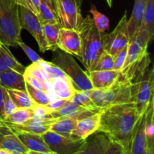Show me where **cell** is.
<instances>
[{
	"label": "cell",
	"instance_id": "obj_30",
	"mask_svg": "<svg viewBox=\"0 0 154 154\" xmlns=\"http://www.w3.org/2000/svg\"><path fill=\"white\" fill-rule=\"evenodd\" d=\"M69 102L80 105V106L83 107L85 109L91 111L94 113L99 112L101 111L100 108H98L93 103L88 91H80V90H76Z\"/></svg>",
	"mask_w": 154,
	"mask_h": 154
},
{
	"label": "cell",
	"instance_id": "obj_44",
	"mask_svg": "<svg viewBox=\"0 0 154 154\" xmlns=\"http://www.w3.org/2000/svg\"><path fill=\"white\" fill-rule=\"evenodd\" d=\"M0 154H14V153H12V152L10 151V150H6V149L0 148Z\"/></svg>",
	"mask_w": 154,
	"mask_h": 154
},
{
	"label": "cell",
	"instance_id": "obj_19",
	"mask_svg": "<svg viewBox=\"0 0 154 154\" xmlns=\"http://www.w3.org/2000/svg\"><path fill=\"white\" fill-rule=\"evenodd\" d=\"M48 84L51 88V96L52 98L57 97L70 101L76 90L72 81L61 78H51L48 81Z\"/></svg>",
	"mask_w": 154,
	"mask_h": 154
},
{
	"label": "cell",
	"instance_id": "obj_10",
	"mask_svg": "<svg viewBox=\"0 0 154 154\" xmlns=\"http://www.w3.org/2000/svg\"><path fill=\"white\" fill-rule=\"evenodd\" d=\"M18 16L22 29H25L34 37L42 53L48 51V45L44 38L42 24L38 17L33 12L22 6H18Z\"/></svg>",
	"mask_w": 154,
	"mask_h": 154
},
{
	"label": "cell",
	"instance_id": "obj_42",
	"mask_svg": "<svg viewBox=\"0 0 154 154\" xmlns=\"http://www.w3.org/2000/svg\"><path fill=\"white\" fill-rule=\"evenodd\" d=\"M67 102L68 101L65 100V99L54 97L51 99V101L50 102L49 104L46 105V106L47 108L51 111V112H52V111H56V110L59 109V108H60L61 107H63Z\"/></svg>",
	"mask_w": 154,
	"mask_h": 154
},
{
	"label": "cell",
	"instance_id": "obj_6",
	"mask_svg": "<svg viewBox=\"0 0 154 154\" xmlns=\"http://www.w3.org/2000/svg\"><path fill=\"white\" fill-rule=\"evenodd\" d=\"M54 52L56 53L54 54L52 63L60 68L68 75L75 90L89 91L93 89L88 72H84L80 67L72 55L58 49Z\"/></svg>",
	"mask_w": 154,
	"mask_h": 154
},
{
	"label": "cell",
	"instance_id": "obj_14",
	"mask_svg": "<svg viewBox=\"0 0 154 154\" xmlns=\"http://www.w3.org/2000/svg\"><path fill=\"white\" fill-rule=\"evenodd\" d=\"M0 148L8 150L14 154L25 153L28 151L17 134L3 121L0 122Z\"/></svg>",
	"mask_w": 154,
	"mask_h": 154
},
{
	"label": "cell",
	"instance_id": "obj_7",
	"mask_svg": "<svg viewBox=\"0 0 154 154\" xmlns=\"http://www.w3.org/2000/svg\"><path fill=\"white\" fill-rule=\"evenodd\" d=\"M104 51L114 56L123 48L129 45V37L127 33V12L119 21L117 26L111 32H102Z\"/></svg>",
	"mask_w": 154,
	"mask_h": 154
},
{
	"label": "cell",
	"instance_id": "obj_50",
	"mask_svg": "<svg viewBox=\"0 0 154 154\" xmlns=\"http://www.w3.org/2000/svg\"><path fill=\"white\" fill-rule=\"evenodd\" d=\"M10 1H13V0H10Z\"/></svg>",
	"mask_w": 154,
	"mask_h": 154
},
{
	"label": "cell",
	"instance_id": "obj_51",
	"mask_svg": "<svg viewBox=\"0 0 154 154\" xmlns=\"http://www.w3.org/2000/svg\"><path fill=\"white\" fill-rule=\"evenodd\" d=\"M20 154H24V153H20Z\"/></svg>",
	"mask_w": 154,
	"mask_h": 154
},
{
	"label": "cell",
	"instance_id": "obj_35",
	"mask_svg": "<svg viewBox=\"0 0 154 154\" xmlns=\"http://www.w3.org/2000/svg\"><path fill=\"white\" fill-rule=\"evenodd\" d=\"M38 64L49 75L51 78H61V79L66 80V81H71L68 75L60 68L56 66L54 63L45 61L42 59L41 61L38 62Z\"/></svg>",
	"mask_w": 154,
	"mask_h": 154
},
{
	"label": "cell",
	"instance_id": "obj_23",
	"mask_svg": "<svg viewBox=\"0 0 154 154\" xmlns=\"http://www.w3.org/2000/svg\"><path fill=\"white\" fill-rule=\"evenodd\" d=\"M26 68L15 58L8 46L2 44L0 48V72L12 70L23 74Z\"/></svg>",
	"mask_w": 154,
	"mask_h": 154
},
{
	"label": "cell",
	"instance_id": "obj_38",
	"mask_svg": "<svg viewBox=\"0 0 154 154\" xmlns=\"http://www.w3.org/2000/svg\"><path fill=\"white\" fill-rule=\"evenodd\" d=\"M127 50H128V45L125 47L124 48L119 51L116 55L114 56V70L119 71L123 68V65H124L125 61H126V56H127Z\"/></svg>",
	"mask_w": 154,
	"mask_h": 154
},
{
	"label": "cell",
	"instance_id": "obj_9",
	"mask_svg": "<svg viewBox=\"0 0 154 154\" xmlns=\"http://www.w3.org/2000/svg\"><path fill=\"white\" fill-rule=\"evenodd\" d=\"M55 11L61 27L78 29L84 17L75 0H57Z\"/></svg>",
	"mask_w": 154,
	"mask_h": 154
},
{
	"label": "cell",
	"instance_id": "obj_47",
	"mask_svg": "<svg viewBox=\"0 0 154 154\" xmlns=\"http://www.w3.org/2000/svg\"><path fill=\"white\" fill-rule=\"evenodd\" d=\"M107 2H108V5H109V7H111L112 6V0H106Z\"/></svg>",
	"mask_w": 154,
	"mask_h": 154
},
{
	"label": "cell",
	"instance_id": "obj_22",
	"mask_svg": "<svg viewBox=\"0 0 154 154\" xmlns=\"http://www.w3.org/2000/svg\"><path fill=\"white\" fill-rule=\"evenodd\" d=\"M20 141L29 151L49 152L51 151L44 141L42 135L28 132H15Z\"/></svg>",
	"mask_w": 154,
	"mask_h": 154
},
{
	"label": "cell",
	"instance_id": "obj_32",
	"mask_svg": "<svg viewBox=\"0 0 154 154\" xmlns=\"http://www.w3.org/2000/svg\"><path fill=\"white\" fill-rule=\"evenodd\" d=\"M141 29H145L150 33L152 38L154 35V0H147L144 8Z\"/></svg>",
	"mask_w": 154,
	"mask_h": 154
},
{
	"label": "cell",
	"instance_id": "obj_40",
	"mask_svg": "<svg viewBox=\"0 0 154 154\" xmlns=\"http://www.w3.org/2000/svg\"><path fill=\"white\" fill-rule=\"evenodd\" d=\"M18 46L20 47V48H22L23 51L24 53L26 54V56L29 58V60H31L32 63H38V62L41 61V60H42V57H41L34 50H32L30 47H29L28 45H26L25 43H23L22 41L18 43Z\"/></svg>",
	"mask_w": 154,
	"mask_h": 154
},
{
	"label": "cell",
	"instance_id": "obj_48",
	"mask_svg": "<svg viewBox=\"0 0 154 154\" xmlns=\"http://www.w3.org/2000/svg\"><path fill=\"white\" fill-rule=\"evenodd\" d=\"M2 42H0V48H1V46H2Z\"/></svg>",
	"mask_w": 154,
	"mask_h": 154
},
{
	"label": "cell",
	"instance_id": "obj_11",
	"mask_svg": "<svg viewBox=\"0 0 154 154\" xmlns=\"http://www.w3.org/2000/svg\"><path fill=\"white\" fill-rule=\"evenodd\" d=\"M153 68H148L143 75L135 97V108L139 116L145 113L153 98Z\"/></svg>",
	"mask_w": 154,
	"mask_h": 154
},
{
	"label": "cell",
	"instance_id": "obj_5",
	"mask_svg": "<svg viewBox=\"0 0 154 154\" xmlns=\"http://www.w3.org/2000/svg\"><path fill=\"white\" fill-rule=\"evenodd\" d=\"M18 5L14 1L0 0V42L8 47L17 48L21 42Z\"/></svg>",
	"mask_w": 154,
	"mask_h": 154
},
{
	"label": "cell",
	"instance_id": "obj_39",
	"mask_svg": "<svg viewBox=\"0 0 154 154\" xmlns=\"http://www.w3.org/2000/svg\"><path fill=\"white\" fill-rule=\"evenodd\" d=\"M105 154H128V153L120 144L108 140L105 146Z\"/></svg>",
	"mask_w": 154,
	"mask_h": 154
},
{
	"label": "cell",
	"instance_id": "obj_25",
	"mask_svg": "<svg viewBox=\"0 0 154 154\" xmlns=\"http://www.w3.org/2000/svg\"><path fill=\"white\" fill-rule=\"evenodd\" d=\"M78 120L76 117H60L51 125L49 130L67 138H73L72 134Z\"/></svg>",
	"mask_w": 154,
	"mask_h": 154
},
{
	"label": "cell",
	"instance_id": "obj_43",
	"mask_svg": "<svg viewBox=\"0 0 154 154\" xmlns=\"http://www.w3.org/2000/svg\"><path fill=\"white\" fill-rule=\"evenodd\" d=\"M29 154H56L54 152L49 151V152H35V151H27Z\"/></svg>",
	"mask_w": 154,
	"mask_h": 154
},
{
	"label": "cell",
	"instance_id": "obj_46",
	"mask_svg": "<svg viewBox=\"0 0 154 154\" xmlns=\"http://www.w3.org/2000/svg\"><path fill=\"white\" fill-rule=\"evenodd\" d=\"M51 3H52L53 6H54V9H55V8H56V4H57V0H51Z\"/></svg>",
	"mask_w": 154,
	"mask_h": 154
},
{
	"label": "cell",
	"instance_id": "obj_34",
	"mask_svg": "<svg viewBox=\"0 0 154 154\" xmlns=\"http://www.w3.org/2000/svg\"><path fill=\"white\" fill-rule=\"evenodd\" d=\"M90 12L93 15V20L96 29L101 32H105L110 26L109 19L108 17L100 13L96 9V7L94 5H91Z\"/></svg>",
	"mask_w": 154,
	"mask_h": 154
},
{
	"label": "cell",
	"instance_id": "obj_21",
	"mask_svg": "<svg viewBox=\"0 0 154 154\" xmlns=\"http://www.w3.org/2000/svg\"><path fill=\"white\" fill-rule=\"evenodd\" d=\"M87 138L81 149L75 154H105L108 138L105 134L97 132Z\"/></svg>",
	"mask_w": 154,
	"mask_h": 154
},
{
	"label": "cell",
	"instance_id": "obj_16",
	"mask_svg": "<svg viewBox=\"0 0 154 154\" xmlns=\"http://www.w3.org/2000/svg\"><path fill=\"white\" fill-rule=\"evenodd\" d=\"M57 119L58 118H49L45 120L30 119L28 122L22 125H15L3 122L6 123L14 132H28L42 135V134L49 130L51 125L57 121Z\"/></svg>",
	"mask_w": 154,
	"mask_h": 154
},
{
	"label": "cell",
	"instance_id": "obj_15",
	"mask_svg": "<svg viewBox=\"0 0 154 154\" xmlns=\"http://www.w3.org/2000/svg\"><path fill=\"white\" fill-rule=\"evenodd\" d=\"M144 125L145 113L141 114L136 122L129 145V154H149Z\"/></svg>",
	"mask_w": 154,
	"mask_h": 154
},
{
	"label": "cell",
	"instance_id": "obj_37",
	"mask_svg": "<svg viewBox=\"0 0 154 154\" xmlns=\"http://www.w3.org/2000/svg\"><path fill=\"white\" fill-rule=\"evenodd\" d=\"M40 2L41 0H14V2L18 6L29 9L37 16L38 15Z\"/></svg>",
	"mask_w": 154,
	"mask_h": 154
},
{
	"label": "cell",
	"instance_id": "obj_17",
	"mask_svg": "<svg viewBox=\"0 0 154 154\" xmlns=\"http://www.w3.org/2000/svg\"><path fill=\"white\" fill-rule=\"evenodd\" d=\"M93 89L104 90L111 87L118 78L120 72L112 70L90 71L87 72Z\"/></svg>",
	"mask_w": 154,
	"mask_h": 154
},
{
	"label": "cell",
	"instance_id": "obj_24",
	"mask_svg": "<svg viewBox=\"0 0 154 154\" xmlns=\"http://www.w3.org/2000/svg\"><path fill=\"white\" fill-rule=\"evenodd\" d=\"M0 84L9 90H26L23 74L12 70L0 72Z\"/></svg>",
	"mask_w": 154,
	"mask_h": 154
},
{
	"label": "cell",
	"instance_id": "obj_18",
	"mask_svg": "<svg viewBox=\"0 0 154 154\" xmlns=\"http://www.w3.org/2000/svg\"><path fill=\"white\" fill-rule=\"evenodd\" d=\"M147 0H135L130 19L127 20V33L131 41L141 30L144 8Z\"/></svg>",
	"mask_w": 154,
	"mask_h": 154
},
{
	"label": "cell",
	"instance_id": "obj_31",
	"mask_svg": "<svg viewBox=\"0 0 154 154\" xmlns=\"http://www.w3.org/2000/svg\"><path fill=\"white\" fill-rule=\"evenodd\" d=\"M35 115L32 108H17L4 122L15 125H22L28 122Z\"/></svg>",
	"mask_w": 154,
	"mask_h": 154
},
{
	"label": "cell",
	"instance_id": "obj_12",
	"mask_svg": "<svg viewBox=\"0 0 154 154\" xmlns=\"http://www.w3.org/2000/svg\"><path fill=\"white\" fill-rule=\"evenodd\" d=\"M58 49L79 58L81 57V37L78 30L61 27L57 39Z\"/></svg>",
	"mask_w": 154,
	"mask_h": 154
},
{
	"label": "cell",
	"instance_id": "obj_27",
	"mask_svg": "<svg viewBox=\"0 0 154 154\" xmlns=\"http://www.w3.org/2000/svg\"><path fill=\"white\" fill-rule=\"evenodd\" d=\"M60 28L61 25L59 23H46L42 24V32L48 51H55L58 49L57 39Z\"/></svg>",
	"mask_w": 154,
	"mask_h": 154
},
{
	"label": "cell",
	"instance_id": "obj_41",
	"mask_svg": "<svg viewBox=\"0 0 154 154\" xmlns=\"http://www.w3.org/2000/svg\"><path fill=\"white\" fill-rule=\"evenodd\" d=\"M16 109H17V107L15 106L14 103L13 102L12 99H11L8 91H6L5 94V101H4L5 119L6 117H8L9 115H11V114Z\"/></svg>",
	"mask_w": 154,
	"mask_h": 154
},
{
	"label": "cell",
	"instance_id": "obj_13",
	"mask_svg": "<svg viewBox=\"0 0 154 154\" xmlns=\"http://www.w3.org/2000/svg\"><path fill=\"white\" fill-rule=\"evenodd\" d=\"M100 118L101 113L99 111L79 119L72 132V138L75 139L86 140L95 133H97L100 125Z\"/></svg>",
	"mask_w": 154,
	"mask_h": 154
},
{
	"label": "cell",
	"instance_id": "obj_4",
	"mask_svg": "<svg viewBox=\"0 0 154 154\" xmlns=\"http://www.w3.org/2000/svg\"><path fill=\"white\" fill-rule=\"evenodd\" d=\"M153 38L150 33L145 29H141L128 45L127 56L123 68L120 70L121 75H134L144 68L150 66V54L147 48Z\"/></svg>",
	"mask_w": 154,
	"mask_h": 154
},
{
	"label": "cell",
	"instance_id": "obj_2",
	"mask_svg": "<svg viewBox=\"0 0 154 154\" xmlns=\"http://www.w3.org/2000/svg\"><path fill=\"white\" fill-rule=\"evenodd\" d=\"M142 78L127 80L118 77L111 87L104 90L92 89L88 93L93 103L100 109L120 104L135 103L137 91Z\"/></svg>",
	"mask_w": 154,
	"mask_h": 154
},
{
	"label": "cell",
	"instance_id": "obj_3",
	"mask_svg": "<svg viewBox=\"0 0 154 154\" xmlns=\"http://www.w3.org/2000/svg\"><path fill=\"white\" fill-rule=\"evenodd\" d=\"M78 31L81 43L79 60L87 72H90L97 59L104 51L102 32L96 29L93 18L90 15L83 19Z\"/></svg>",
	"mask_w": 154,
	"mask_h": 154
},
{
	"label": "cell",
	"instance_id": "obj_28",
	"mask_svg": "<svg viewBox=\"0 0 154 154\" xmlns=\"http://www.w3.org/2000/svg\"><path fill=\"white\" fill-rule=\"evenodd\" d=\"M38 17L42 24L46 23H60L58 16L51 0H41Z\"/></svg>",
	"mask_w": 154,
	"mask_h": 154
},
{
	"label": "cell",
	"instance_id": "obj_26",
	"mask_svg": "<svg viewBox=\"0 0 154 154\" xmlns=\"http://www.w3.org/2000/svg\"><path fill=\"white\" fill-rule=\"evenodd\" d=\"M146 138L148 147V153L154 154V99H151L145 112L144 125Z\"/></svg>",
	"mask_w": 154,
	"mask_h": 154
},
{
	"label": "cell",
	"instance_id": "obj_20",
	"mask_svg": "<svg viewBox=\"0 0 154 154\" xmlns=\"http://www.w3.org/2000/svg\"><path fill=\"white\" fill-rule=\"evenodd\" d=\"M93 114L95 113L68 101L63 107L50 113L48 115V117L54 119L60 118V117H76V118L81 119Z\"/></svg>",
	"mask_w": 154,
	"mask_h": 154
},
{
	"label": "cell",
	"instance_id": "obj_1",
	"mask_svg": "<svg viewBox=\"0 0 154 154\" xmlns=\"http://www.w3.org/2000/svg\"><path fill=\"white\" fill-rule=\"evenodd\" d=\"M100 125L97 132L106 135L108 140L118 143L129 154L131 138L138 115L134 102L112 105L100 111Z\"/></svg>",
	"mask_w": 154,
	"mask_h": 154
},
{
	"label": "cell",
	"instance_id": "obj_45",
	"mask_svg": "<svg viewBox=\"0 0 154 154\" xmlns=\"http://www.w3.org/2000/svg\"><path fill=\"white\" fill-rule=\"evenodd\" d=\"M84 0H75V2H76L77 5H78V7L81 8V5H82V2Z\"/></svg>",
	"mask_w": 154,
	"mask_h": 154
},
{
	"label": "cell",
	"instance_id": "obj_49",
	"mask_svg": "<svg viewBox=\"0 0 154 154\" xmlns=\"http://www.w3.org/2000/svg\"><path fill=\"white\" fill-rule=\"evenodd\" d=\"M24 154H29V153L28 152H26V153H24Z\"/></svg>",
	"mask_w": 154,
	"mask_h": 154
},
{
	"label": "cell",
	"instance_id": "obj_29",
	"mask_svg": "<svg viewBox=\"0 0 154 154\" xmlns=\"http://www.w3.org/2000/svg\"><path fill=\"white\" fill-rule=\"evenodd\" d=\"M7 91L17 108H32L37 105L29 96L26 90L7 89Z\"/></svg>",
	"mask_w": 154,
	"mask_h": 154
},
{
	"label": "cell",
	"instance_id": "obj_8",
	"mask_svg": "<svg viewBox=\"0 0 154 154\" xmlns=\"http://www.w3.org/2000/svg\"><path fill=\"white\" fill-rule=\"evenodd\" d=\"M50 150L56 154H75L82 147L86 140L67 138L48 130L42 135Z\"/></svg>",
	"mask_w": 154,
	"mask_h": 154
},
{
	"label": "cell",
	"instance_id": "obj_33",
	"mask_svg": "<svg viewBox=\"0 0 154 154\" xmlns=\"http://www.w3.org/2000/svg\"><path fill=\"white\" fill-rule=\"evenodd\" d=\"M26 90L29 96L37 105H46L49 104L52 99V97L48 93L32 87L26 82Z\"/></svg>",
	"mask_w": 154,
	"mask_h": 154
},
{
	"label": "cell",
	"instance_id": "obj_36",
	"mask_svg": "<svg viewBox=\"0 0 154 154\" xmlns=\"http://www.w3.org/2000/svg\"><path fill=\"white\" fill-rule=\"evenodd\" d=\"M114 69V56L104 51L93 65L91 71L112 70Z\"/></svg>",
	"mask_w": 154,
	"mask_h": 154
}]
</instances>
